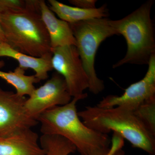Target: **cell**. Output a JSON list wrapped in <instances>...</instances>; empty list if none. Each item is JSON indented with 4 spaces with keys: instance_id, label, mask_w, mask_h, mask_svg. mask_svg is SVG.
<instances>
[{
    "instance_id": "obj_1",
    "label": "cell",
    "mask_w": 155,
    "mask_h": 155,
    "mask_svg": "<svg viewBox=\"0 0 155 155\" xmlns=\"http://www.w3.org/2000/svg\"><path fill=\"white\" fill-rule=\"evenodd\" d=\"M81 100L73 97L67 104L51 108L41 114L37 119L41 124V132L67 139L81 155H107L110 139L108 134L93 130L81 122L76 108Z\"/></svg>"
},
{
    "instance_id": "obj_2",
    "label": "cell",
    "mask_w": 155,
    "mask_h": 155,
    "mask_svg": "<svg viewBox=\"0 0 155 155\" xmlns=\"http://www.w3.org/2000/svg\"><path fill=\"white\" fill-rule=\"evenodd\" d=\"M78 114L84 124L93 130L107 134L113 131L133 147L155 155V136L134 112L120 107L87 106Z\"/></svg>"
},
{
    "instance_id": "obj_3",
    "label": "cell",
    "mask_w": 155,
    "mask_h": 155,
    "mask_svg": "<svg viewBox=\"0 0 155 155\" xmlns=\"http://www.w3.org/2000/svg\"><path fill=\"white\" fill-rule=\"evenodd\" d=\"M0 23L6 43L14 49L36 58L52 53L49 36L41 16L40 2L21 12L0 14Z\"/></svg>"
},
{
    "instance_id": "obj_4",
    "label": "cell",
    "mask_w": 155,
    "mask_h": 155,
    "mask_svg": "<svg viewBox=\"0 0 155 155\" xmlns=\"http://www.w3.org/2000/svg\"><path fill=\"white\" fill-rule=\"evenodd\" d=\"M153 0L147 1L138 9L119 20L110 23L117 35H122L127 43L126 55L113 65L114 68L125 64L148 65L155 54L154 25L151 18Z\"/></svg>"
},
{
    "instance_id": "obj_5",
    "label": "cell",
    "mask_w": 155,
    "mask_h": 155,
    "mask_svg": "<svg viewBox=\"0 0 155 155\" xmlns=\"http://www.w3.org/2000/svg\"><path fill=\"white\" fill-rule=\"evenodd\" d=\"M107 18L69 23L76 41V48L89 81V90L95 94L104 89V81L97 76L94 64L100 45L110 37L117 35Z\"/></svg>"
},
{
    "instance_id": "obj_6",
    "label": "cell",
    "mask_w": 155,
    "mask_h": 155,
    "mask_svg": "<svg viewBox=\"0 0 155 155\" xmlns=\"http://www.w3.org/2000/svg\"><path fill=\"white\" fill-rule=\"evenodd\" d=\"M51 51L53 69L64 78L71 96L86 98L87 94L83 92L89 88L88 78L76 47L66 46Z\"/></svg>"
},
{
    "instance_id": "obj_7",
    "label": "cell",
    "mask_w": 155,
    "mask_h": 155,
    "mask_svg": "<svg viewBox=\"0 0 155 155\" xmlns=\"http://www.w3.org/2000/svg\"><path fill=\"white\" fill-rule=\"evenodd\" d=\"M143 78L132 84L121 96L110 95L97 106L102 108L122 107L134 112L146 103L155 101V54L152 56Z\"/></svg>"
},
{
    "instance_id": "obj_8",
    "label": "cell",
    "mask_w": 155,
    "mask_h": 155,
    "mask_svg": "<svg viewBox=\"0 0 155 155\" xmlns=\"http://www.w3.org/2000/svg\"><path fill=\"white\" fill-rule=\"evenodd\" d=\"M26 100L25 97L4 90L0 86V137L37 125V120L26 110Z\"/></svg>"
},
{
    "instance_id": "obj_9",
    "label": "cell",
    "mask_w": 155,
    "mask_h": 155,
    "mask_svg": "<svg viewBox=\"0 0 155 155\" xmlns=\"http://www.w3.org/2000/svg\"><path fill=\"white\" fill-rule=\"evenodd\" d=\"M72 98L64 78L55 72L43 85L35 88L26 99L25 107L28 114L37 120L45 111L67 104Z\"/></svg>"
},
{
    "instance_id": "obj_10",
    "label": "cell",
    "mask_w": 155,
    "mask_h": 155,
    "mask_svg": "<svg viewBox=\"0 0 155 155\" xmlns=\"http://www.w3.org/2000/svg\"><path fill=\"white\" fill-rule=\"evenodd\" d=\"M38 139L37 134L31 129L0 137V155H45Z\"/></svg>"
},
{
    "instance_id": "obj_11",
    "label": "cell",
    "mask_w": 155,
    "mask_h": 155,
    "mask_svg": "<svg viewBox=\"0 0 155 155\" xmlns=\"http://www.w3.org/2000/svg\"><path fill=\"white\" fill-rule=\"evenodd\" d=\"M42 20L49 36L51 49L66 46H76V41L69 23L57 18L44 0L40 1Z\"/></svg>"
},
{
    "instance_id": "obj_12",
    "label": "cell",
    "mask_w": 155,
    "mask_h": 155,
    "mask_svg": "<svg viewBox=\"0 0 155 155\" xmlns=\"http://www.w3.org/2000/svg\"><path fill=\"white\" fill-rule=\"evenodd\" d=\"M2 57L13 58L18 61L19 67L25 70L32 69L35 72V76L40 81L47 79L48 72L53 69L51 63L52 53L36 58L19 52L7 43H4L0 45V57Z\"/></svg>"
},
{
    "instance_id": "obj_13",
    "label": "cell",
    "mask_w": 155,
    "mask_h": 155,
    "mask_svg": "<svg viewBox=\"0 0 155 155\" xmlns=\"http://www.w3.org/2000/svg\"><path fill=\"white\" fill-rule=\"evenodd\" d=\"M48 2L50 10L55 13L60 19L69 23L107 18L109 16V10L106 5L98 8L83 9L67 5L56 0H48Z\"/></svg>"
},
{
    "instance_id": "obj_14",
    "label": "cell",
    "mask_w": 155,
    "mask_h": 155,
    "mask_svg": "<svg viewBox=\"0 0 155 155\" xmlns=\"http://www.w3.org/2000/svg\"><path fill=\"white\" fill-rule=\"evenodd\" d=\"M25 73V69L18 66L14 72L0 71V78L14 87L17 94L29 96L35 89L34 84L40 81L35 75H26Z\"/></svg>"
},
{
    "instance_id": "obj_15",
    "label": "cell",
    "mask_w": 155,
    "mask_h": 155,
    "mask_svg": "<svg viewBox=\"0 0 155 155\" xmlns=\"http://www.w3.org/2000/svg\"><path fill=\"white\" fill-rule=\"evenodd\" d=\"M40 145L44 150L45 155H69L76 150L71 142L57 135L42 134L40 138Z\"/></svg>"
},
{
    "instance_id": "obj_16",
    "label": "cell",
    "mask_w": 155,
    "mask_h": 155,
    "mask_svg": "<svg viewBox=\"0 0 155 155\" xmlns=\"http://www.w3.org/2000/svg\"><path fill=\"white\" fill-rule=\"evenodd\" d=\"M40 0H0V14L15 13L37 5Z\"/></svg>"
},
{
    "instance_id": "obj_17",
    "label": "cell",
    "mask_w": 155,
    "mask_h": 155,
    "mask_svg": "<svg viewBox=\"0 0 155 155\" xmlns=\"http://www.w3.org/2000/svg\"><path fill=\"white\" fill-rule=\"evenodd\" d=\"M134 112L155 136V101L146 103Z\"/></svg>"
},
{
    "instance_id": "obj_18",
    "label": "cell",
    "mask_w": 155,
    "mask_h": 155,
    "mask_svg": "<svg viewBox=\"0 0 155 155\" xmlns=\"http://www.w3.org/2000/svg\"><path fill=\"white\" fill-rule=\"evenodd\" d=\"M111 142L110 149L107 155H125L122 149L124 145V139L114 133Z\"/></svg>"
},
{
    "instance_id": "obj_19",
    "label": "cell",
    "mask_w": 155,
    "mask_h": 155,
    "mask_svg": "<svg viewBox=\"0 0 155 155\" xmlns=\"http://www.w3.org/2000/svg\"><path fill=\"white\" fill-rule=\"evenodd\" d=\"M96 0H69V2L79 8L93 9L96 8Z\"/></svg>"
},
{
    "instance_id": "obj_20",
    "label": "cell",
    "mask_w": 155,
    "mask_h": 155,
    "mask_svg": "<svg viewBox=\"0 0 155 155\" xmlns=\"http://www.w3.org/2000/svg\"><path fill=\"white\" fill-rule=\"evenodd\" d=\"M4 43H6V38L0 23V45Z\"/></svg>"
},
{
    "instance_id": "obj_21",
    "label": "cell",
    "mask_w": 155,
    "mask_h": 155,
    "mask_svg": "<svg viewBox=\"0 0 155 155\" xmlns=\"http://www.w3.org/2000/svg\"><path fill=\"white\" fill-rule=\"evenodd\" d=\"M5 65V63L3 61H0V68H2Z\"/></svg>"
}]
</instances>
